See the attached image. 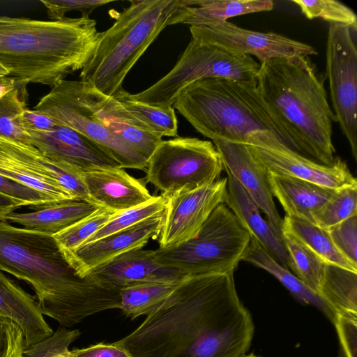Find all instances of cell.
Segmentation results:
<instances>
[{"label": "cell", "mask_w": 357, "mask_h": 357, "mask_svg": "<svg viewBox=\"0 0 357 357\" xmlns=\"http://www.w3.org/2000/svg\"><path fill=\"white\" fill-rule=\"evenodd\" d=\"M254 332L233 271L186 275L134 331L114 343L132 357H243Z\"/></svg>", "instance_id": "obj_1"}, {"label": "cell", "mask_w": 357, "mask_h": 357, "mask_svg": "<svg viewBox=\"0 0 357 357\" xmlns=\"http://www.w3.org/2000/svg\"><path fill=\"white\" fill-rule=\"evenodd\" d=\"M0 271L33 287L43 314L72 327L120 307L121 289L88 274L79 278L52 235L0 221Z\"/></svg>", "instance_id": "obj_2"}, {"label": "cell", "mask_w": 357, "mask_h": 357, "mask_svg": "<svg viewBox=\"0 0 357 357\" xmlns=\"http://www.w3.org/2000/svg\"><path fill=\"white\" fill-rule=\"evenodd\" d=\"M257 86L271 115L295 150L325 165L336 158L324 79L308 56L274 59L259 63Z\"/></svg>", "instance_id": "obj_3"}, {"label": "cell", "mask_w": 357, "mask_h": 357, "mask_svg": "<svg viewBox=\"0 0 357 357\" xmlns=\"http://www.w3.org/2000/svg\"><path fill=\"white\" fill-rule=\"evenodd\" d=\"M102 33L89 17L45 21L0 16V63L17 84L52 87L84 68Z\"/></svg>", "instance_id": "obj_4"}, {"label": "cell", "mask_w": 357, "mask_h": 357, "mask_svg": "<svg viewBox=\"0 0 357 357\" xmlns=\"http://www.w3.org/2000/svg\"><path fill=\"white\" fill-rule=\"evenodd\" d=\"M172 107L212 141L297 152L271 115L257 81L200 79L185 88Z\"/></svg>", "instance_id": "obj_5"}, {"label": "cell", "mask_w": 357, "mask_h": 357, "mask_svg": "<svg viewBox=\"0 0 357 357\" xmlns=\"http://www.w3.org/2000/svg\"><path fill=\"white\" fill-rule=\"evenodd\" d=\"M180 0H131L98 43L80 80L116 98L126 76L160 32L170 25Z\"/></svg>", "instance_id": "obj_6"}, {"label": "cell", "mask_w": 357, "mask_h": 357, "mask_svg": "<svg viewBox=\"0 0 357 357\" xmlns=\"http://www.w3.org/2000/svg\"><path fill=\"white\" fill-rule=\"evenodd\" d=\"M102 95L86 82L64 79L40 98L33 110L91 139L121 168L145 172L148 161L113 132L104 109Z\"/></svg>", "instance_id": "obj_7"}, {"label": "cell", "mask_w": 357, "mask_h": 357, "mask_svg": "<svg viewBox=\"0 0 357 357\" xmlns=\"http://www.w3.org/2000/svg\"><path fill=\"white\" fill-rule=\"evenodd\" d=\"M250 240L232 211L221 204L194 238L154 252L158 263L185 275L234 272Z\"/></svg>", "instance_id": "obj_8"}, {"label": "cell", "mask_w": 357, "mask_h": 357, "mask_svg": "<svg viewBox=\"0 0 357 357\" xmlns=\"http://www.w3.org/2000/svg\"><path fill=\"white\" fill-rule=\"evenodd\" d=\"M260 64L249 55L222 47L191 33L174 68L148 89L131 97L157 107H172L190 84L206 78L257 81Z\"/></svg>", "instance_id": "obj_9"}, {"label": "cell", "mask_w": 357, "mask_h": 357, "mask_svg": "<svg viewBox=\"0 0 357 357\" xmlns=\"http://www.w3.org/2000/svg\"><path fill=\"white\" fill-rule=\"evenodd\" d=\"M222 169L220 153L211 141L176 137L158 144L143 181L169 197L214 183Z\"/></svg>", "instance_id": "obj_10"}, {"label": "cell", "mask_w": 357, "mask_h": 357, "mask_svg": "<svg viewBox=\"0 0 357 357\" xmlns=\"http://www.w3.org/2000/svg\"><path fill=\"white\" fill-rule=\"evenodd\" d=\"M81 174L52 161L32 145L0 135V176L40 191L54 202L93 203Z\"/></svg>", "instance_id": "obj_11"}, {"label": "cell", "mask_w": 357, "mask_h": 357, "mask_svg": "<svg viewBox=\"0 0 357 357\" xmlns=\"http://www.w3.org/2000/svg\"><path fill=\"white\" fill-rule=\"evenodd\" d=\"M326 76L337 123L357 160V27L329 23Z\"/></svg>", "instance_id": "obj_12"}, {"label": "cell", "mask_w": 357, "mask_h": 357, "mask_svg": "<svg viewBox=\"0 0 357 357\" xmlns=\"http://www.w3.org/2000/svg\"><path fill=\"white\" fill-rule=\"evenodd\" d=\"M227 179L168 197L159 234V248L168 249L194 238L214 209L225 204Z\"/></svg>", "instance_id": "obj_13"}, {"label": "cell", "mask_w": 357, "mask_h": 357, "mask_svg": "<svg viewBox=\"0 0 357 357\" xmlns=\"http://www.w3.org/2000/svg\"><path fill=\"white\" fill-rule=\"evenodd\" d=\"M190 33L233 52L256 56L260 63L274 59L317 54L311 45L275 32L248 30L227 21L190 26Z\"/></svg>", "instance_id": "obj_14"}, {"label": "cell", "mask_w": 357, "mask_h": 357, "mask_svg": "<svg viewBox=\"0 0 357 357\" xmlns=\"http://www.w3.org/2000/svg\"><path fill=\"white\" fill-rule=\"evenodd\" d=\"M26 131L30 144L45 156L79 174L121 167L100 145L68 127L56 123L48 131Z\"/></svg>", "instance_id": "obj_15"}, {"label": "cell", "mask_w": 357, "mask_h": 357, "mask_svg": "<svg viewBox=\"0 0 357 357\" xmlns=\"http://www.w3.org/2000/svg\"><path fill=\"white\" fill-rule=\"evenodd\" d=\"M164 211L62 255L77 275L84 278L94 268L121 254L143 248L151 239H156L162 225Z\"/></svg>", "instance_id": "obj_16"}, {"label": "cell", "mask_w": 357, "mask_h": 357, "mask_svg": "<svg viewBox=\"0 0 357 357\" xmlns=\"http://www.w3.org/2000/svg\"><path fill=\"white\" fill-rule=\"evenodd\" d=\"M223 169L230 173L262 211L267 221L281 238L282 219L275 207L268 176L249 145L213 139Z\"/></svg>", "instance_id": "obj_17"}, {"label": "cell", "mask_w": 357, "mask_h": 357, "mask_svg": "<svg viewBox=\"0 0 357 357\" xmlns=\"http://www.w3.org/2000/svg\"><path fill=\"white\" fill-rule=\"evenodd\" d=\"M250 146L266 174L289 176L334 190L357 185L356 178L340 158H336L333 165H325L298 152L284 153Z\"/></svg>", "instance_id": "obj_18"}, {"label": "cell", "mask_w": 357, "mask_h": 357, "mask_svg": "<svg viewBox=\"0 0 357 357\" xmlns=\"http://www.w3.org/2000/svg\"><path fill=\"white\" fill-rule=\"evenodd\" d=\"M81 178L94 204L119 213L150 201L143 179H137L121 167L82 172Z\"/></svg>", "instance_id": "obj_19"}, {"label": "cell", "mask_w": 357, "mask_h": 357, "mask_svg": "<svg viewBox=\"0 0 357 357\" xmlns=\"http://www.w3.org/2000/svg\"><path fill=\"white\" fill-rule=\"evenodd\" d=\"M89 273L120 289L144 283L175 282L185 275L158 263L154 250L143 248L121 254Z\"/></svg>", "instance_id": "obj_20"}, {"label": "cell", "mask_w": 357, "mask_h": 357, "mask_svg": "<svg viewBox=\"0 0 357 357\" xmlns=\"http://www.w3.org/2000/svg\"><path fill=\"white\" fill-rule=\"evenodd\" d=\"M226 173L227 195L225 204L250 237L284 267L291 269L290 259L282 239L268 222L262 218L259 208L239 182L230 173Z\"/></svg>", "instance_id": "obj_21"}, {"label": "cell", "mask_w": 357, "mask_h": 357, "mask_svg": "<svg viewBox=\"0 0 357 357\" xmlns=\"http://www.w3.org/2000/svg\"><path fill=\"white\" fill-rule=\"evenodd\" d=\"M0 316L11 319L22 331L24 347H31L54 332L35 298L0 271Z\"/></svg>", "instance_id": "obj_22"}, {"label": "cell", "mask_w": 357, "mask_h": 357, "mask_svg": "<svg viewBox=\"0 0 357 357\" xmlns=\"http://www.w3.org/2000/svg\"><path fill=\"white\" fill-rule=\"evenodd\" d=\"M274 8L271 0H180L170 25L211 26L250 13L270 11Z\"/></svg>", "instance_id": "obj_23"}, {"label": "cell", "mask_w": 357, "mask_h": 357, "mask_svg": "<svg viewBox=\"0 0 357 357\" xmlns=\"http://www.w3.org/2000/svg\"><path fill=\"white\" fill-rule=\"evenodd\" d=\"M267 176L272 195L280 202L286 215L301 218L312 222L313 213L337 190L289 176L273 174H267Z\"/></svg>", "instance_id": "obj_24"}, {"label": "cell", "mask_w": 357, "mask_h": 357, "mask_svg": "<svg viewBox=\"0 0 357 357\" xmlns=\"http://www.w3.org/2000/svg\"><path fill=\"white\" fill-rule=\"evenodd\" d=\"M98 205L82 200L52 203L27 213L12 212L4 220L29 230L54 235L89 215Z\"/></svg>", "instance_id": "obj_25"}, {"label": "cell", "mask_w": 357, "mask_h": 357, "mask_svg": "<svg viewBox=\"0 0 357 357\" xmlns=\"http://www.w3.org/2000/svg\"><path fill=\"white\" fill-rule=\"evenodd\" d=\"M242 260L271 273L289 290L297 301L315 307L333 323L335 314L321 298L309 289L289 269L280 264L255 239L251 238Z\"/></svg>", "instance_id": "obj_26"}, {"label": "cell", "mask_w": 357, "mask_h": 357, "mask_svg": "<svg viewBox=\"0 0 357 357\" xmlns=\"http://www.w3.org/2000/svg\"><path fill=\"white\" fill-rule=\"evenodd\" d=\"M318 295L335 316H357V272L326 263Z\"/></svg>", "instance_id": "obj_27"}, {"label": "cell", "mask_w": 357, "mask_h": 357, "mask_svg": "<svg viewBox=\"0 0 357 357\" xmlns=\"http://www.w3.org/2000/svg\"><path fill=\"white\" fill-rule=\"evenodd\" d=\"M282 230L295 235L326 263L357 272V266L337 249L327 229L307 220L285 215L282 219Z\"/></svg>", "instance_id": "obj_28"}, {"label": "cell", "mask_w": 357, "mask_h": 357, "mask_svg": "<svg viewBox=\"0 0 357 357\" xmlns=\"http://www.w3.org/2000/svg\"><path fill=\"white\" fill-rule=\"evenodd\" d=\"M181 280L175 282H150L122 288L119 309L132 320L142 315L147 316L160 305Z\"/></svg>", "instance_id": "obj_29"}, {"label": "cell", "mask_w": 357, "mask_h": 357, "mask_svg": "<svg viewBox=\"0 0 357 357\" xmlns=\"http://www.w3.org/2000/svg\"><path fill=\"white\" fill-rule=\"evenodd\" d=\"M281 239L291 261V270L318 294L326 262L289 231L282 230Z\"/></svg>", "instance_id": "obj_30"}, {"label": "cell", "mask_w": 357, "mask_h": 357, "mask_svg": "<svg viewBox=\"0 0 357 357\" xmlns=\"http://www.w3.org/2000/svg\"><path fill=\"white\" fill-rule=\"evenodd\" d=\"M115 98L162 138L178 137V120L173 107H157L138 101L124 89Z\"/></svg>", "instance_id": "obj_31"}, {"label": "cell", "mask_w": 357, "mask_h": 357, "mask_svg": "<svg viewBox=\"0 0 357 357\" xmlns=\"http://www.w3.org/2000/svg\"><path fill=\"white\" fill-rule=\"evenodd\" d=\"M26 99V85L19 84L0 99V135L30 144V136L20 121Z\"/></svg>", "instance_id": "obj_32"}, {"label": "cell", "mask_w": 357, "mask_h": 357, "mask_svg": "<svg viewBox=\"0 0 357 357\" xmlns=\"http://www.w3.org/2000/svg\"><path fill=\"white\" fill-rule=\"evenodd\" d=\"M115 214L100 207L86 218L52 235L61 254L74 251L82 245Z\"/></svg>", "instance_id": "obj_33"}, {"label": "cell", "mask_w": 357, "mask_h": 357, "mask_svg": "<svg viewBox=\"0 0 357 357\" xmlns=\"http://www.w3.org/2000/svg\"><path fill=\"white\" fill-rule=\"evenodd\" d=\"M168 197L161 194L158 196H153L150 201L143 204L119 213H116L84 244L95 241L116 231L127 229L163 212Z\"/></svg>", "instance_id": "obj_34"}, {"label": "cell", "mask_w": 357, "mask_h": 357, "mask_svg": "<svg viewBox=\"0 0 357 357\" xmlns=\"http://www.w3.org/2000/svg\"><path fill=\"white\" fill-rule=\"evenodd\" d=\"M357 215V185L337 190L321 208L313 213V222L328 229Z\"/></svg>", "instance_id": "obj_35"}, {"label": "cell", "mask_w": 357, "mask_h": 357, "mask_svg": "<svg viewBox=\"0 0 357 357\" xmlns=\"http://www.w3.org/2000/svg\"><path fill=\"white\" fill-rule=\"evenodd\" d=\"M309 20L320 18L329 23L357 27L355 13L345 4L335 0H293Z\"/></svg>", "instance_id": "obj_36"}, {"label": "cell", "mask_w": 357, "mask_h": 357, "mask_svg": "<svg viewBox=\"0 0 357 357\" xmlns=\"http://www.w3.org/2000/svg\"><path fill=\"white\" fill-rule=\"evenodd\" d=\"M81 335L77 330H69L65 327L59 328L55 333L41 342L27 348L23 352V357H51L69 350V346Z\"/></svg>", "instance_id": "obj_37"}, {"label": "cell", "mask_w": 357, "mask_h": 357, "mask_svg": "<svg viewBox=\"0 0 357 357\" xmlns=\"http://www.w3.org/2000/svg\"><path fill=\"white\" fill-rule=\"evenodd\" d=\"M0 195L13 201L19 208L28 206L35 209L52 203H56L50 197L38 190L1 176Z\"/></svg>", "instance_id": "obj_38"}, {"label": "cell", "mask_w": 357, "mask_h": 357, "mask_svg": "<svg viewBox=\"0 0 357 357\" xmlns=\"http://www.w3.org/2000/svg\"><path fill=\"white\" fill-rule=\"evenodd\" d=\"M328 231L340 253L357 266V215L349 218Z\"/></svg>", "instance_id": "obj_39"}, {"label": "cell", "mask_w": 357, "mask_h": 357, "mask_svg": "<svg viewBox=\"0 0 357 357\" xmlns=\"http://www.w3.org/2000/svg\"><path fill=\"white\" fill-rule=\"evenodd\" d=\"M110 0H41L52 20L65 18L67 13L73 10L82 12V16L89 17L98 7L109 3Z\"/></svg>", "instance_id": "obj_40"}, {"label": "cell", "mask_w": 357, "mask_h": 357, "mask_svg": "<svg viewBox=\"0 0 357 357\" xmlns=\"http://www.w3.org/2000/svg\"><path fill=\"white\" fill-rule=\"evenodd\" d=\"M333 324L344 357H357V316L336 314Z\"/></svg>", "instance_id": "obj_41"}, {"label": "cell", "mask_w": 357, "mask_h": 357, "mask_svg": "<svg viewBox=\"0 0 357 357\" xmlns=\"http://www.w3.org/2000/svg\"><path fill=\"white\" fill-rule=\"evenodd\" d=\"M70 351L76 357H132L128 351L114 342H100L84 349H75Z\"/></svg>", "instance_id": "obj_42"}, {"label": "cell", "mask_w": 357, "mask_h": 357, "mask_svg": "<svg viewBox=\"0 0 357 357\" xmlns=\"http://www.w3.org/2000/svg\"><path fill=\"white\" fill-rule=\"evenodd\" d=\"M20 121L25 130L48 131L56 124L47 116L27 108L22 112Z\"/></svg>", "instance_id": "obj_43"}, {"label": "cell", "mask_w": 357, "mask_h": 357, "mask_svg": "<svg viewBox=\"0 0 357 357\" xmlns=\"http://www.w3.org/2000/svg\"><path fill=\"white\" fill-rule=\"evenodd\" d=\"M18 208L13 201L0 195V221H4L7 215L14 212Z\"/></svg>", "instance_id": "obj_44"}, {"label": "cell", "mask_w": 357, "mask_h": 357, "mask_svg": "<svg viewBox=\"0 0 357 357\" xmlns=\"http://www.w3.org/2000/svg\"><path fill=\"white\" fill-rule=\"evenodd\" d=\"M9 75V72L0 63V77H7Z\"/></svg>", "instance_id": "obj_45"}, {"label": "cell", "mask_w": 357, "mask_h": 357, "mask_svg": "<svg viewBox=\"0 0 357 357\" xmlns=\"http://www.w3.org/2000/svg\"><path fill=\"white\" fill-rule=\"evenodd\" d=\"M243 357H261V356H257V355H255V354H246V355H245V356H243Z\"/></svg>", "instance_id": "obj_46"}, {"label": "cell", "mask_w": 357, "mask_h": 357, "mask_svg": "<svg viewBox=\"0 0 357 357\" xmlns=\"http://www.w3.org/2000/svg\"><path fill=\"white\" fill-rule=\"evenodd\" d=\"M339 357H342V356H339Z\"/></svg>", "instance_id": "obj_47"}]
</instances>
